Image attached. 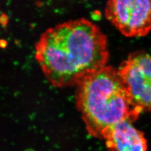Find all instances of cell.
<instances>
[{
  "mask_svg": "<svg viewBox=\"0 0 151 151\" xmlns=\"http://www.w3.org/2000/svg\"><path fill=\"white\" fill-rule=\"evenodd\" d=\"M9 22V17L5 14H2L0 15V25L2 27H6Z\"/></svg>",
  "mask_w": 151,
  "mask_h": 151,
  "instance_id": "cell-6",
  "label": "cell"
},
{
  "mask_svg": "<svg viewBox=\"0 0 151 151\" xmlns=\"http://www.w3.org/2000/svg\"><path fill=\"white\" fill-rule=\"evenodd\" d=\"M77 104L87 129L104 138L114 126L134 121L141 111L133 103L118 70L111 66L87 76L77 85Z\"/></svg>",
  "mask_w": 151,
  "mask_h": 151,
  "instance_id": "cell-2",
  "label": "cell"
},
{
  "mask_svg": "<svg viewBox=\"0 0 151 151\" xmlns=\"http://www.w3.org/2000/svg\"><path fill=\"white\" fill-rule=\"evenodd\" d=\"M7 42L5 39H1L0 40V48L4 49L7 47Z\"/></svg>",
  "mask_w": 151,
  "mask_h": 151,
  "instance_id": "cell-7",
  "label": "cell"
},
{
  "mask_svg": "<svg viewBox=\"0 0 151 151\" xmlns=\"http://www.w3.org/2000/svg\"><path fill=\"white\" fill-rule=\"evenodd\" d=\"M109 57L106 35L85 19L49 28L35 47V58L54 86L77 85L106 66Z\"/></svg>",
  "mask_w": 151,
  "mask_h": 151,
  "instance_id": "cell-1",
  "label": "cell"
},
{
  "mask_svg": "<svg viewBox=\"0 0 151 151\" xmlns=\"http://www.w3.org/2000/svg\"><path fill=\"white\" fill-rule=\"evenodd\" d=\"M105 15L127 37H143L151 32V0H108Z\"/></svg>",
  "mask_w": 151,
  "mask_h": 151,
  "instance_id": "cell-3",
  "label": "cell"
},
{
  "mask_svg": "<svg viewBox=\"0 0 151 151\" xmlns=\"http://www.w3.org/2000/svg\"><path fill=\"white\" fill-rule=\"evenodd\" d=\"M118 73L135 106L151 110V54L143 50L130 54Z\"/></svg>",
  "mask_w": 151,
  "mask_h": 151,
  "instance_id": "cell-4",
  "label": "cell"
},
{
  "mask_svg": "<svg viewBox=\"0 0 151 151\" xmlns=\"http://www.w3.org/2000/svg\"><path fill=\"white\" fill-rule=\"evenodd\" d=\"M110 151H147V144L143 133L125 120L114 126L104 138Z\"/></svg>",
  "mask_w": 151,
  "mask_h": 151,
  "instance_id": "cell-5",
  "label": "cell"
}]
</instances>
